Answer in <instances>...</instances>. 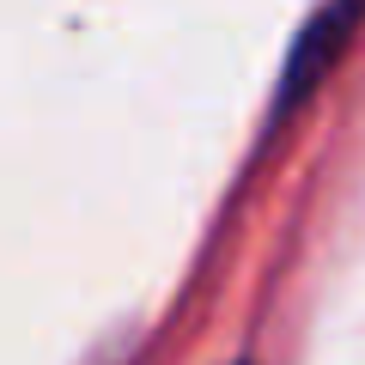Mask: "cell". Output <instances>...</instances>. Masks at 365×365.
I'll list each match as a JSON object with an SVG mask.
<instances>
[{"label": "cell", "mask_w": 365, "mask_h": 365, "mask_svg": "<svg viewBox=\"0 0 365 365\" xmlns=\"http://www.w3.org/2000/svg\"><path fill=\"white\" fill-rule=\"evenodd\" d=\"M365 0H329L323 13L311 19V31H304L299 43H292V61H287V79H280V91H274V110H292L304 98V91L317 86V73H323L329 61H335V49L353 37V25H359Z\"/></svg>", "instance_id": "cell-1"}]
</instances>
